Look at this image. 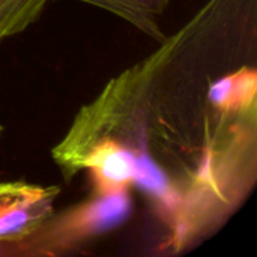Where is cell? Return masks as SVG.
Returning <instances> with one entry per match:
<instances>
[{"label": "cell", "mask_w": 257, "mask_h": 257, "mask_svg": "<svg viewBox=\"0 0 257 257\" xmlns=\"http://www.w3.org/2000/svg\"><path fill=\"white\" fill-rule=\"evenodd\" d=\"M75 114L51 158L75 176L92 151L123 154L157 221L155 253L214 236L257 179V0H206Z\"/></svg>", "instance_id": "obj_1"}, {"label": "cell", "mask_w": 257, "mask_h": 257, "mask_svg": "<svg viewBox=\"0 0 257 257\" xmlns=\"http://www.w3.org/2000/svg\"><path fill=\"white\" fill-rule=\"evenodd\" d=\"M131 214L130 190L95 193L75 208L50 217L35 233L17 242L24 254H63L120 226Z\"/></svg>", "instance_id": "obj_2"}, {"label": "cell", "mask_w": 257, "mask_h": 257, "mask_svg": "<svg viewBox=\"0 0 257 257\" xmlns=\"http://www.w3.org/2000/svg\"><path fill=\"white\" fill-rule=\"evenodd\" d=\"M60 190L21 181L0 184V241L20 242L50 217Z\"/></svg>", "instance_id": "obj_3"}, {"label": "cell", "mask_w": 257, "mask_h": 257, "mask_svg": "<svg viewBox=\"0 0 257 257\" xmlns=\"http://www.w3.org/2000/svg\"><path fill=\"white\" fill-rule=\"evenodd\" d=\"M104 9L155 41H161L166 33L161 29V18L170 0H77Z\"/></svg>", "instance_id": "obj_4"}, {"label": "cell", "mask_w": 257, "mask_h": 257, "mask_svg": "<svg viewBox=\"0 0 257 257\" xmlns=\"http://www.w3.org/2000/svg\"><path fill=\"white\" fill-rule=\"evenodd\" d=\"M50 0H0V44L35 24Z\"/></svg>", "instance_id": "obj_5"}, {"label": "cell", "mask_w": 257, "mask_h": 257, "mask_svg": "<svg viewBox=\"0 0 257 257\" xmlns=\"http://www.w3.org/2000/svg\"><path fill=\"white\" fill-rule=\"evenodd\" d=\"M2 131H3V128H2V126H0V134H2Z\"/></svg>", "instance_id": "obj_6"}]
</instances>
